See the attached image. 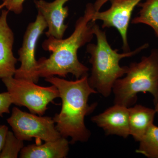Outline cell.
Masks as SVG:
<instances>
[{
	"label": "cell",
	"mask_w": 158,
	"mask_h": 158,
	"mask_svg": "<svg viewBox=\"0 0 158 158\" xmlns=\"http://www.w3.org/2000/svg\"><path fill=\"white\" fill-rule=\"evenodd\" d=\"M94 11L93 4L88 3L69 37L65 39L49 37L44 41L43 49L51 55L48 58L42 57L37 61V73L39 78L55 76L66 77L69 73L77 79L88 76L89 68L80 62L77 54L79 49L89 43L94 36L91 19Z\"/></svg>",
	"instance_id": "cell-1"
},
{
	"label": "cell",
	"mask_w": 158,
	"mask_h": 158,
	"mask_svg": "<svg viewBox=\"0 0 158 158\" xmlns=\"http://www.w3.org/2000/svg\"><path fill=\"white\" fill-rule=\"evenodd\" d=\"M46 81L55 85L62 99L61 111L53 119L56 127L62 137L71 138L70 143L86 142L91 132L85 124V116L92 113L97 103L89 105V96L97 91L90 86L88 76L75 81H69L52 76L45 78Z\"/></svg>",
	"instance_id": "cell-2"
},
{
	"label": "cell",
	"mask_w": 158,
	"mask_h": 158,
	"mask_svg": "<svg viewBox=\"0 0 158 158\" xmlns=\"http://www.w3.org/2000/svg\"><path fill=\"white\" fill-rule=\"evenodd\" d=\"M96 44H88L86 51L90 56L91 73L88 77L89 84L94 90L105 98L110 96L113 85L118 79L124 76L127 66H121L119 62L124 58L135 56L149 47L144 44L133 51L118 53L108 42L106 31L95 22L92 24Z\"/></svg>",
	"instance_id": "cell-3"
},
{
	"label": "cell",
	"mask_w": 158,
	"mask_h": 158,
	"mask_svg": "<svg viewBox=\"0 0 158 158\" xmlns=\"http://www.w3.org/2000/svg\"><path fill=\"white\" fill-rule=\"evenodd\" d=\"M123 77L113 85L114 104L130 107L136 103L140 92H148L153 97L154 105L158 103V50L153 49L149 55L138 62L127 66Z\"/></svg>",
	"instance_id": "cell-4"
},
{
	"label": "cell",
	"mask_w": 158,
	"mask_h": 158,
	"mask_svg": "<svg viewBox=\"0 0 158 158\" xmlns=\"http://www.w3.org/2000/svg\"><path fill=\"white\" fill-rule=\"evenodd\" d=\"M2 81L10 94L12 104L26 107L31 113L39 116L44 114L49 103L60 97L59 90L54 85L42 87L14 77L2 79Z\"/></svg>",
	"instance_id": "cell-5"
},
{
	"label": "cell",
	"mask_w": 158,
	"mask_h": 158,
	"mask_svg": "<svg viewBox=\"0 0 158 158\" xmlns=\"http://www.w3.org/2000/svg\"><path fill=\"white\" fill-rule=\"evenodd\" d=\"M7 121L15 136L23 141H31L33 138L55 141L62 137L53 118L23 112L15 107Z\"/></svg>",
	"instance_id": "cell-6"
},
{
	"label": "cell",
	"mask_w": 158,
	"mask_h": 158,
	"mask_svg": "<svg viewBox=\"0 0 158 158\" xmlns=\"http://www.w3.org/2000/svg\"><path fill=\"white\" fill-rule=\"evenodd\" d=\"M47 24L41 14L38 12L36 19L30 23L24 35L22 45L18 51V61L20 66L17 69L14 77L37 83V61L35 57L37 41L47 28Z\"/></svg>",
	"instance_id": "cell-7"
},
{
	"label": "cell",
	"mask_w": 158,
	"mask_h": 158,
	"mask_svg": "<svg viewBox=\"0 0 158 158\" xmlns=\"http://www.w3.org/2000/svg\"><path fill=\"white\" fill-rule=\"evenodd\" d=\"M142 0H111L110 8L104 11H94L91 21L102 22V27L116 29L122 40L123 52L131 51L127 33L132 15L136 6Z\"/></svg>",
	"instance_id": "cell-8"
},
{
	"label": "cell",
	"mask_w": 158,
	"mask_h": 158,
	"mask_svg": "<svg viewBox=\"0 0 158 158\" xmlns=\"http://www.w3.org/2000/svg\"><path fill=\"white\" fill-rule=\"evenodd\" d=\"M70 0H54L47 2L44 0H34V3L38 12L45 20L48 31L47 37L62 39L68 26L65 20L69 15V8L64 5Z\"/></svg>",
	"instance_id": "cell-9"
},
{
	"label": "cell",
	"mask_w": 158,
	"mask_h": 158,
	"mask_svg": "<svg viewBox=\"0 0 158 158\" xmlns=\"http://www.w3.org/2000/svg\"><path fill=\"white\" fill-rule=\"evenodd\" d=\"M92 122L103 130L106 135H115L124 138L130 135L129 108L114 104L91 117Z\"/></svg>",
	"instance_id": "cell-10"
},
{
	"label": "cell",
	"mask_w": 158,
	"mask_h": 158,
	"mask_svg": "<svg viewBox=\"0 0 158 158\" xmlns=\"http://www.w3.org/2000/svg\"><path fill=\"white\" fill-rule=\"evenodd\" d=\"M9 10H2L0 15V78L14 77L18 59L13 52L14 34L8 23Z\"/></svg>",
	"instance_id": "cell-11"
},
{
	"label": "cell",
	"mask_w": 158,
	"mask_h": 158,
	"mask_svg": "<svg viewBox=\"0 0 158 158\" xmlns=\"http://www.w3.org/2000/svg\"><path fill=\"white\" fill-rule=\"evenodd\" d=\"M67 138L61 137L55 141L42 144H31L24 147L20 152L21 158H64L69 151Z\"/></svg>",
	"instance_id": "cell-12"
},
{
	"label": "cell",
	"mask_w": 158,
	"mask_h": 158,
	"mask_svg": "<svg viewBox=\"0 0 158 158\" xmlns=\"http://www.w3.org/2000/svg\"><path fill=\"white\" fill-rule=\"evenodd\" d=\"M130 135L139 142L154 124L156 115L155 109L136 105L129 107Z\"/></svg>",
	"instance_id": "cell-13"
},
{
	"label": "cell",
	"mask_w": 158,
	"mask_h": 158,
	"mask_svg": "<svg viewBox=\"0 0 158 158\" xmlns=\"http://www.w3.org/2000/svg\"><path fill=\"white\" fill-rule=\"evenodd\" d=\"M138 6L141 9L138 15L132 20L131 23L149 26L158 39V0H146Z\"/></svg>",
	"instance_id": "cell-14"
},
{
	"label": "cell",
	"mask_w": 158,
	"mask_h": 158,
	"mask_svg": "<svg viewBox=\"0 0 158 158\" xmlns=\"http://www.w3.org/2000/svg\"><path fill=\"white\" fill-rule=\"evenodd\" d=\"M136 152L148 158H158V127L153 124L139 141Z\"/></svg>",
	"instance_id": "cell-15"
},
{
	"label": "cell",
	"mask_w": 158,
	"mask_h": 158,
	"mask_svg": "<svg viewBox=\"0 0 158 158\" xmlns=\"http://www.w3.org/2000/svg\"><path fill=\"white\" fill-rule=\"evenodd\" d=\"M23 147V141L18 138L13 132L9 131L0 153V158H17Z\"/></svg>",
	"instance_id": "cell-16"
},
{
	"label": "cell",
	"mask_w": 158,
	"mask_h": 158,
	"mask_svg": "<svg viewBox=\"0 0 158 158\" xmlns=\"http://www.w3.org/2000/svg\"><path fill=\"white\" fill-rule=\"evenodd\" d=\"M3 4L7 10L15 14L19 15L22 12L23 4L26 0H2Z\"/></svg>",
	"instance_id": "cell-17"
},
{
	"label": "cell",
	"mask_w": 158,
	"mask_h": 158,
	"mask_svg": "<svg viewBox=\"0 0 158 158\" xmlns=\"http://www.w3.org/2000/svg\"><path fill=\"white\" fill-rule=\"evenodd\" d=\"M12 104L10 94L8 91L0 93V117L5 113H10V106Z\"/></svg>",
	"instance_id": "cell-18"
},
{
	"label": "cell",
	"mask_w": 158,
	"mask_h": 158,
	"mask_svg": "<svg viewBox=\"0 0 158 158\" xmlns=\"http://www.w3.org/2000/svg\"><path fill=\"white\" fill-rule=\"evenodd\" d=\"M9 131V128L6 125H0V153L2 152L7 133Z\"/></svg>",
	"instance_id": "cell-19"
},
{
	"label": "cell",
	"mask_w": 158,
	"mask_h": 158,
	"mask_svg": "<svg viewBox=\"0 0 158 158\" xmlns=\"http://www.w3.org/2000/svg\"><path fill=\"white\" fill-rule=\"evenodd\" d=\"M110 1L111 0H96L93 4L94 10L95 11H100L106 3Z\"/></svg>",
	"instance_id": "cell-20"
},
{
	"label": "cell",
	"mask_w": 158,
	"mask_h": 158,
	"mask_svg": "<svg viewBox=\"0 0 158 158\" xmlns=\"http://www.w3.org/2000/svg\"><path fill=\"white\" fill-rule=\"evenodd\" d=\"M155 110H156V115H157L158 118V103L156 104L155 105Z\"/></svg>",
	"instance_id": "cell-21"
},
{
	"label": "cell",
	"mask_w": 158,
	"mask_h": 158,
	"mask_svg": "<svg viewBox=\"0 0 158 158\" xmlns=\"http://www.w3.org/2000/svg\"><path fill=\"white\" fill-rule=\"evenodd\" d=\"M4 7H5V6H4V5L3 3L1 4V5H0V11H1V10H2V9H3Z\"/></svg>",
	"instance_id": "cell-22"
}]
</instances>
